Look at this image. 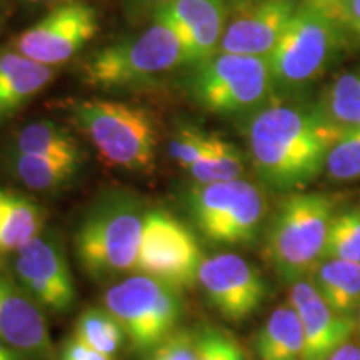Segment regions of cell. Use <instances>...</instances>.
Masks as SVG:
<instances>
[{
    "mask_svg": "<svg viewBox=\"0 0 360 360\" xmlns=\"http://www.w3.org/2000/svg\"><path fill=\"white\" fill-rule=\"evenodd\" d=\"M187 89L200 109L217 115H250L276 94L267 58L225 52L193 65Z\"/></svg>",
    "mask_w": 360,
    "mask_h": 360,
    "instance_id": "8",
    "label": "cell"
},
{
    "mask_svg": "<svg viewBox=\"0 0 360 360\" xmlns=\"http://www.w3.org/2000/svg\"><path fill=\"white\" fill-rule=\"evenodd\" d=\"M169 2H172V0H130V4H134V6L142 8H154V11Z\"/></svg>",
    "mask_w": 360,
    "mask_h": 360,
    "instance_id": "37",
    "label": "cell"
},
{
    "mask_svg": "<svg viewBox=\"0 0 360 360\" xmlns=\"http://www.w3.org/2000/svg\"><path fill=\"white\" fill-rule=\"evenodd\" d=\"M299 6L297 0H245L227 20L219 52L267 58Z\"/></svg>",
    "mask_w": 360,
    "mask_h": 360,
    "instance_id": "15",
    "label": "cell"
},
{
    "mask_svg": "<svg viewBox=\"0 0 360 360\" xmlns=\"http://www.w3.org/2000/svg\"><path fill=\"white\" fill-rule=\"evenodd\" d=\"M29 2H34V4H65V2H72V0H29Z\"/></svg>",
    "mask_w": 360,
    "mask_h": 360,
    "instance_id": "38",
    "label": "cell"
},
{
    "mask_svg": "<svg viewBox=\"0 0 360 360\" xmlns=\"http://www.w3.org/2000/svg\"><path fill=\"white\" fill-rule=\"evenodd\" d=\"M74 337L107 357L115 359L124 347L125 332L105 307H90L79 315Z\"/></svg>",
    "mask_w": 360,
    "mask_h": 360,
    "instance_id": "24",
    "label": "cell"
},
{
    "mask_svg": "<svg viewBox=\"0 0 360 360\" xmlns=\"http://www.w3.org/2000/svg\"><path fill=\"white\" fill-rule=\"evenodd\" d=\"M0 340L27 357L51 360L53 347L40 305L0 274Z\"/></svg>",
    "mask_w": 360,
    "mask_h": 360,
    "instance_id": "17",
    "label": "cell"
},
{
    "mask_svg": "<svg viewBox=\"0 0 360 360\" xmlns=\"http://www.w3.org/2000/svg\"><path fill=\"white\" fill-rule=\"evenodd\" d=\"M146 210L129 193L103 197L85 215L75 233V252L84 272L94 281L135 272Z\"/></svg>",
    "mask_w": 360,
    "mask_h": 360,
    "instance_id": "3",
    "label": "cell"
},
{
    "mask_svg": "<svg viewBox=\"0 0 360 360\" xmlns=\"http://www.w3.org/2000/svg\"><path fill=\"white\" fill-rule=\"evenodd\" d=\"M244 170V155L240 150L233 143L219 139L212 150L191 165L187 172L195 184H217L242 179Z\"/></svg>",
    "mask_w": 360,
    "mask_h": 360,
    "instance_id": "26",
    "label": "cell"
},
{
    "mask_svg": "<svg viewBox=\"0 0 360 360\" xmlns=\"http://www.w3.org/2000/svg\"><path fill=\"white\" fill-rule=\"evenodd\" d=\"M53 77V67L39 64L13 47H0V124L24 109Z\"/></svg>",
    "mask_w": 360,
    "mask_h": 360,
    "instance_id": "18",
    "label": "cell"
},
{
    "mask_svg": "<svg viewBox=\"0 0 360 360\" xmlns=\"http://www.w3.org/2000/svg\"><path fill=\"white\" fill-rule=\"evenodd\" d=\"M154 20L174 30L193 67L219 52L229 12L224 0H172L155 8Z\"/></svg>",
    "mask_w": 360,
    "mask_h": 360,
    "instance_id": "14",
    "label": "cell"
},
{
    "mask_svg": "<svg viewBox=\"0 0 360 360\" xmlns=\"http://www.w3.org/2000/svg\"><path fill=\"white\" fill-rule=\"evenodd\" d=\"M302 4L322 8V11H327L328 13H332V15H335L337 19H339V6H337V0H304Z\"/></svg>",
    "mask_w": 360,
    "mask_h": 360,
    "instance_id": "35",
    "label": "cell"
},
{
    "mask_svg": "<svg viewBox=\"0 0 360 360\" xmlns=\"http://www.w3.org/2000/svg\"><path fill=\"white\" fill-rule=\"evenodd\" d=\"M217 135L202 132L195 127H182L170 142V157L180 167L188 169L191 165L205 157L219 142Z\"/></svg>",
    "mask_w": 360,
    "mask_h": 360,
    "instance_id": "29",
    "label": "cell"
},
{
    "mask_svg": "<svg viewBox=\"0 0 360 360\" xmlns=\"http://www.w3.org/2000/svg\"><path fill=\"white\" fill-rule=\"evenodd\" d=\"M184 205L197 232L215 247L254 244L267 214L264 193L244 179L197 184L184 195Z\"/></svg>",
    "mask_w": 360,
    "mask_h": 360,
    "instance_id": "7",
    "label": "cell"
},
{
    "mask_svg": "<svg viewBox=\"0 0 360 360\" xmlns=\"http://www.w3.org/2000/svg\"><path fill=\"white\" fill-rule=\"evenodd\" d=\"M204 252L186 224L162 209L147 210L134 274H143L177 290L199 282Z\"/></svg>",
    "mask_w": 360,
    "mask_h": 360,
    "instance_id": "10",
    "label": "cell"
},
{
    "mask_svg": "<svg viewBox=\"0 0 360 360\" xmlns=\"http://www.w3.org/2000/svg\"><path fill=\"white\" fill-rule=\"evenodd\" d=\"M180 294L182 290L143 274H130L105 290L103 307L122 326L134 352L147 355L180 328Z\"/></svg>",
    "mask_w": 360,
    "mask_h": 360,
    "instance_id": "9",
    "label": "cell"
},
{
    "mask_svg": "<svg viewBox=\"0 0 360 360\" xmlns=\"http://www.w3.org/2000/svg\"><path fill=\"white\" fill-rule=\"evenodd\" d=\"M180 65H187L182 44L170 27L155 20L143 32L94 52L82 64V79L107 90L142 87Z\"/></svg>",
    "mask_w": 360,
    "mask_h": 360,
    "instance_id": "4",
    "label": "cell"
},
{
    "mask_svg": "<svg viewBox=\"0 0 360 360\" xmlns=\"http://www.w3.org/2000/svg\"><path fill=\"white\" fill-rule=\"evenodd\" d=\"M250 2H255V0H250Z\"/></svg>",
    "mask_w": 360,
    "mask_h": 360,
    "instance_id": "40",
    "label": "cell"
},
{
    "mask_svg": "<svg viewBox=\"0 0 360 360\" xmlns=\"http://www.w3.org/2000/svg\"><path fill=\"white\" fill-rule=\"evenodd\" d=\"M20 352H17L15 349H12L11 345H7L6 342L0 340V360H22Z\"/></svg>",
    "mask_w": 360,
    "mask_h": 360,
    "instance_id": "36",
    "label": "cell"
},
{
    "mask_svg": "<svg viewBox=\"0 0 360 360\" xmlns=\"http://www.w3.org/2000/svg\"><path fill=\"white\" fill-rule=\"evenodd\" d=\"M342 127L310 103H270L249 115L252 165L265 187L292 193L326 172L328 150Z\"/></svg>",
    "mask_w": 360,
    "mask_h": 360,
    "instance_id": "1",
    "label": "cell"
},
{
    "mask_svg": "<svg viewBox=\"0 0 360 360\" xmlns=\"http://www.w3.org/2000/svg\"><path fill=\"white\" fill-rule=\"evenodd\" d=\"M312 285L326 304L340 315L360 309V264L340 259H322L310 272Z\"/></svg>",
    "mask_w": 360,
    "mask_h": 360,
    "instance_id": "21",
    "label": "cell"
},
{
    "mask_svg": "<svg viewBox=\"0 0 360 360\" xmlns=\"http://www.w3.org/2000/svg\"><path fill=\"white\" fill-rule=\"evenodd\" d=\"M197 283L215 312L233 323L252 317L269 295V285L259 269L231 252L205 257Z\"/></svg>",
    "mask_w": 360,
    "mask_h": 360,
    "instance_id": "13",
    "label": "cell"
},
{
    "mask_svg": "<svg viewBox=\"0 0 360 360\" xmlns=\"http://www.w3.org/2000/svg\"><path fill=\"white\" fill-rule=\"evenodd\" d=\"M97 11L89 4L72 0L49 12L13 40V49L44 65L70 60L98 34Z\"/></svg>",
    "mask_w": 360,
    "mask_h": 360,
    "instance_id": "12",
    "label": "cell"
},
{
    "mask_svg": "<svg viewBox=\"0 0 360 360\" xmlns=\"http://www.w3.org/2000/svg\"><path fill=\"white\" fill-rule=\"evenodd\" d=\"M345 2H347V0H337V6H339V19H340V8H342V6H344Z\"/></svg>",
    "mask_w": 360,
    "mask_h": 360,
    "instance_id": "39",
    "label": "cell"
},
{
    "mask_svg": "<svg viewBox=\"0 0 360 360\" xmlns=\"http://www.w3.org/2000/svg\"><path fill=\"white\" fill-rule=\"evenodd\" d=\"M197 360H247L244 349L231 334L214 326L197 332Z\"/></svg>",
    "mask_w": 360,
    "mask_h": 360,
    "instance_id": "30",
    "label": "cell"
},
{
    "mask_svg": "<svg viewBox=\"0 0 360 360\" xmlns=\"http://www.w3.org/2000/svg\"><path fill=\"white\" fill-rule=\"evenodd\" d=\"M45 212L24 193L0 188V257L13 255L42 233Z\"/></svg>",
    "mask_w": 360,
    "mask_h": 360,
    "instance_id": "19",
    "label": "cell"
},
{
    "mask_svg": "<svg viewBox=\"0 0 360 360\" xmlns=\"http://www.w3.org/2000/svg\"><path fill=\"white\" fill-rule=\"evenodd\" d=\"M13 150L30 155L82 160V150L74 135L51 120L34 122L22 129L15 137Z\"/></svg>",
    "mask_w": 360,
    "mask_h": 360,
    "instance_id": "23",
    "label": "cell"
},
{
    "mask_svg": "<svg viewBox=\"0 0 360 360\" xmlns=\"http://www.w3.org/2000/svg\"><path fill=\"white\" fill-rule=\"evenodd\" d=\"M323 259L360 264V209H347L332 219Z\"/></svg>",
    "mask_w": 360,
    "mask_h": 360,
    "instance_id": "27",
    "label": "cell"
},
{
    "mask_svg": "<svg viewBox=\"0 0 360 360\" xmlns=\"http://www.w3.org/2000/svg\"><path fill=\"white\" fill-rule=\"evenodd\" d=\"M60 360H114L112 357H107L97 350L90 349L84 342L75 339L74 335L65 342L62 347Z\"/></svg>",
    "mask_w": 360,
    "mask_h": 360,
    "instance_id": "32",
    "label": "cell"
},
{
    "mask_svg": "<svg viewBox=\"0 0 360 360\" xmlns=\"http://www.w3.org/2000/svg\"><path fill=\"white\" fill-rule=\"evenodd\" d=\"M289 302L299 315L304 328L305 349L302 360H327L357 330L354 315H340L332 310L315 290L310 281L292 283Z\"/></svg>",
    "mask_w": 360,
    "mask_h": 360,
    "instance_id": "16",
    "label": "cell"
},
{
    "mask_svg": "<svg viewBox=\"0 0 360 360\" xmlns=\"http://www.w3.org/2000/svg\"><path fill=\"white\" fill-rule=\"evenodd\" d=\"M340 22L360 40V0H347L342 6Z\"/></svg>",
    "mask_w": 360,
    "mask_h": 360,
    "instance_id": "33",
    "label": "cell"
},
{
    "mask_svg": "<svg viewBox=\"0 0 360 360\" xmlns=\"http://www.w3.org/2000/svg\"><path fill=\"white\" fill-rule=\"evenodd\" d=\"M327 360H360V344L357 342H345L335 352L328 355Z\"/></svg>",
    "mask_w": 360,
    "mask_h": 360,
    "instance_id": "34",
    "label": "cell"
},
{
    "mask_svg": "<svg viewBox=\"0 0 360 360\" xmlns=\"http://www.w3.org/2000/svg\"><path fill=\"white\" fill-rule=\"evenodd\" d=\"M326 174L339 182L360 179V129H342L326 162Z\"/></svg>",
    "mask_w": 360,
    "mask_h": 360,
    "instance_id": "28",
    "label": "cell"
},
{
    "mask_svg": "<svg viewBox=\"0 0 360 360\" xmlns=\"http://www.w3.org/2000/svg\"><path fill=\"white\" fill-rule=\"evenodd\" d=\"M17 282L40 307L65 314L77 302L69 259L56 233H40L13 254Z\"/></svg>",
    "mask_w": 360,
    "mask_h": 360,
    "instance_id": "11",
    "label": "cell"
},
{
    "mask_svg": "<svg viewBox=\"0 0 360 360\" xmlns=\"http://www.w3.org/2000/svg\"><path fill=\"white\" fill-rule=\"evenodd\" d=\"M342 39L340 19L319 7L300 4L267 57L274 92L294 94L309 87L332 64Z\"/></svg>",
    "mask_w": 360,
    "mask_h": 360,
    "instance_id": "5",
    "label": "cell"
},
{
    "mask_svg": "<svg viewBox=\"0 0 360 360\" xmlns=\"http://www.w3.org/2000/svg\"><path fill=\"white\" fill-rule=\"evenodd\" d=\"M260 360H302L304 328L290 302L278 305L260 327L254 342Z\"/></svg>",
    "mask_w": 360,
    "mask_h": 360,
    "instance_id": "20",
    "label": "cell"
},
{
    "mask_svg": "<svg viewBox=\"0 0 360 360\" xmlns=\"http://www.w3.org/2000/svg\"><path fill=\"white\" fill-rule=\"evenodd\" d=\"M146 360H197V332L191 328H177L148 352Z\"/></svg>",
    "mask_w": 360,
    "mask_h": 360,
    "instance_id": "31",
    "label": "cell"
},
{
    "mask_svg": "<svg viewBox=\"0 0 360 360\" xmlns=\"http://www.w3.org/2000/svg\"><path fill=\"white\" fill-rule=\"evenodd\" d=\"M326 115L342 129H360V70L337 77L319 102Z\"/></svg>",
    "mask_w": 360,
    "mask_h": 360,
    "instance_id": "25",
    "label": "cell"
},
{
    "mask_svg": "<svg viewBox=\"0 0 360 360\" xmlns=\"http://www.w3.org/2000/svg\"><path fill=\"white\" fill-rule=\"evenodd\" d=\"M334 197L322 192H292L272 214L265 232V255L282 281H302L323 259Z\"/></svg>",
    "mask_w": 360,
    "mask_h": 360,
    "instance_id": "2",
    "label": "cell"
},
{
    "mask_svg": "<svg viewBox=\"0 0 360 360\" xmlns=\"http://www.w3.org/2000/svg\"><path fill=\"white\" fill-rule=\"evenodd\" d=\"M7 160L12 174L24 186L37 192H52L67 186L82 165V160L22 154L13 148Z\"/></svg>",
    "mask_w": 360,
    "mask_h": 360,
    "instance_id": "22",
    "label": "cell"
},
{
    "mask_svg": "<svg viewBox=\"0 0 360 360\" xmlns=\"http://www.w3.org/2000/svg\"><path fill=\"white\" fill-rule=\"evenodd\" d=\"M72 117L112 167L150 172L155 167L159 135L154 117L142 107L110 101H82Z\"/></svg>",
    "mask_w": 360,
    "mask_h": 360,
    "instance_id": "6",
    "label": "cell"
}]
</instances>
